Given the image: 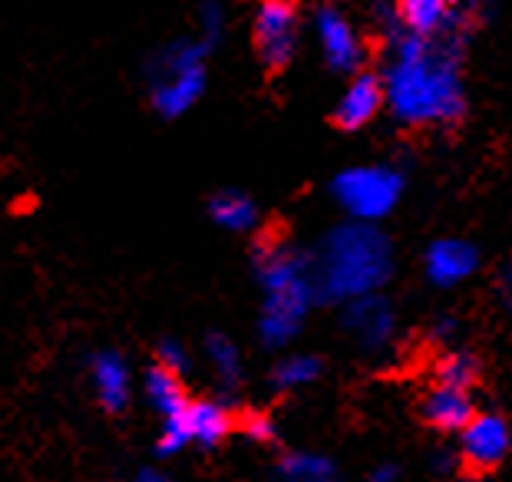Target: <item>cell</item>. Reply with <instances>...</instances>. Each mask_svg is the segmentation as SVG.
Masks as SVG:
<instances>
[{
    "label": "cell",
    "instance_id": "cell-1",
    "mask_svg": "<svg viewBox=\"0 0 512 482\" xmlns=\"http://www.w3.org/2000/svg\"><path fill=\"white\" fill-rule=\"evenodd\" d=\"M380 86L384 106L407 126L456 123L466 109L460 50L450 37H410L397 30Z\"/></svg>",
    "mask_w": 512,
    "mask_h": 482
},
{
    "label": "cell",
    "instance_id": "cell-2",
    "mask_svg": "<svg viewBox=\"0 0 512 482\" xmlns=\"http://www.w3.org/2000/svg\"><path fill=\"white\" fill-rule=\"evenodd\" d=\"M390 245L387 238L367 222L337 225L324 235L318 258L311 261L314 298L354 301L364 294H377L390 278Z\"/></svg>",
    "mask_w": 512,
    "mask_h": 482
},
{
    "label": "cell",
    "instance_id": "cell-3",
    "mask_svg": "<svg viewBox=\"0 0 512 482\" xmlns=\"http://www.w3.org/2000/svg\"><path fill=\"white\" fill-rule=\"evenodd\" d=\"M258 281L265 288V308H261V341L268 347H285L294 341L308 317L314 301L311 261L288 248L285 241H265L255 251Z\"/></svg>",
    "mask_w": 512,
    "mask_h": 482
},
{
    "label": "cell",
    "instance_id": "cell-4",
    "mask_svg": "<svg viewBox=\"0 0 512 482\" xmlns=\"http://www.w3.org/2000/svg\"><path fill=\"white\" fill-rule=\"evenodd\" d=\"M205 50L199 40H176L149 67V100L162 116L176 119L199 103L205 90Z\"/></svg>",
    "mask_w": 512,
    "mask_h": 482
},
{
    "label": "cell",
    "instance_id": "cell-5",
    "mask_svg": "<svg viewBox=\"0 0 512 482\" xmlns=\"http://www.w3.org/2000/svg\"><path fill=\"white\" fill-rule=\"evenodd\" d=\"M403 179L397 169L390 166H354L344 169L331 182L334 202L344 208L354 222L374 225L377 218H384L394 212V205L400 202Z\"/></svg>",
    "mask_w": 512,
    "mask_h": 482
},
{
    "label": "cell",
    "instance_id": "cell-6",
    "mask_svg": "<svg viewBox=\"0 0 512 482\" xmlns=\"http://www.w3.org/2000/svg\"><path fill=\"white\" fill-rule=\"evenodd\" d=\"M255 47L265 67L281 70L298 53V7L294 0H261L255 14Z\"/></svg>",
    "mask_w": 512,
    "mask_h": 482
},
{
    "label": "cell",
    "instance_id": "cell-7",
    "mask_svg": "<svg viewBox=\"0 0 512 482\" xmlns=\"http://www.w3.org/2000/svg\"><path fill=\"white\" fill-rule=\"evenodd\" d=\"M314 40L321 47L324 63L334 73H357L364 63V43L354 24L337 7H321L314 17Z\"/></svg>",
    "mask_w": 512,
    "mask_h": 482
},
{
    "label": "cell",
    "instance_id": "cell-8",
    "mask_svg": "<svg viewBox=\"0 0 512 482\" xmlns=\"http://www.w3.org/2000/svg\"><path fill=\"white\" fill-rule=\"evenodd\" d=\"M509 430L499 413H473L463 426V459L476 469H496L506 459Z\"/></svg>",
    "mask_w": 512,
    "mask_h": 482
},
{
    "label": "cell",
    "instance_id": "cell-9",
    "mask_svg": "<svg viewBox=\"0 0 512 482\" xmlns=\"http://www.w3.org/2000/svg\"><path fill=\"white\" fill-rule=\"evenodd\" d=\"M344 324H347V331L361 341V347L377 350L394 334V308H390L380 294H364V298L347 301Z\"/></svg>",
    "mask_w": 512,
    "mask_h": 482
},
{
    "label": "cell",
    "instance_id": "cell-10",
    "mask_svg": "<svg viewBox=\"0 0 512 482\" xmlns=\"http://www.w3.org/2000/svg\"><path fill=\"white\" fill-rule=\"evenodd\" d=\"M380 109H384V86H380V76L354 73V80L347 83V90L341 93V100L334 106V123L341 129H364L367 123H374Z\"/></svg>",
    "mask_w": 512,
    "mask_h": 482
},
{
    "label": "cell",
    "instance_id": "cell-11",
    "mask_svg": "<svg viewBox=\"0 0 512 482\" xmlns=\"http://www.w3.org/2000/svg\"><path fill=\"white\" fill-rule=\"evenodd\" d=\"M476 248L463 238H440L433 241L427 251V275L440 288H453V284L466 281L476 271Z\"/></svg>",
    "mask_w": 512,
    "mask_h": 482
},
{
    "label": "cell",
    "instance_id": "cell-12",
    "mask_svg": "<svg viewBox=\"0 0 512 482\" xmlns=\"http://www.w3.org/2000/svg\"><path fill=\"white\" fill-rule=\"evenodd\" d=\"M394 20L410 37H446L453 27L450 0H397Z\"/></svg>",
    "mask_w": 512,
    "mask_h": 482
},
{
    "label": "cell",
    "instance_id": "cell-13",
    "mask_svg": "<svg viewBox=\"0 0 512 482\" xmlns=\"http://www.w3.org/2000/svg\"><path fill=\"white\" fill-rule=\"evenodd\" d=\"M182 423H185V433H189V443H199V446H219L228 436V430H232V416H228L222 403H212V400L185 403Z\"/></svg>",
    "mask_w": 512,
    "mask_h": 482
},
{
    "label": "cell",
    "instance_id": "cell-14",
    "mask_svg": "<svg viewBox=\"0 0 512 482\" xmlns=\"http://www.w3.org/2000/svg\"><path fill=\"white\" fill-rule=\"evenodd\" d=\"M93 383H96V397L110 413L126 410L129 403V367L126 360L106 350L93 360Z\"/></svg>",
    "mask_w": 512,
    "mask_h": 482
},
{
    "label": "cell",
    "instance_id": "cell-15",
    "mask_svg": "<svg viewBox=\"0 0 512 482\" xmlns=\"http://www.w3.org/2000/svg\"><path fill=\"white\" fill-rule=\"evenodd\" d=\"M423 413L433 426L440 430H463L473 416V400L470 390H456V387H440L430 393L427 403H423Z\"/></svg>",
    "mask_w": 512,
    "mask_h": 482
},
{
    "label": "cell",
    "instance_id": "cell-16",
    "mask_svg": "<svg viewBox=\"0 0 512 482\" xmlns=\"http://www.w3.org/2000/svg\"><path fill=\"white\" fill-rule=\"evenodd\" d=\"M209 215L215 218V225L225 228V232H252L258 222L255 202L242 192H219L209 202Z\"/></svg>",
    "mask_w": 512,
    "mask_h": 482
},
{
    "label": "cell",
    "instance_id": "cell-17",
    "mask_svg": "<svg viewBox=\"0 0 512 482\" xmlns=\"http://www.w3.org/2000/svg\"><path fill=\"white\" fill-rule=\"evenodd\" d=\"M146 393H149V400H152V407H156L162 416H176L185 410V390H182V383H179V374H172V370L166 367H152L149 370V377H146Z\"/></svg>",
    "mask_w": 512,
    "mask_h": 482
},
{
    "label": "cell",
    "instance_id": "cell-18",
    "mask_svg": "<svg viewBox=\"0 0 512 482\" xmlns=\"http://www.w3.org/2000/svg\"><path fill=\"white\" fill-rule=\"evenodd\" d=\"M281 482H337L334 463L314 453H294L281 463Z\"/></svg>",
    "mask_w": 512,
    "mask_h": 482
},
{
    "label": "cell",
    "instance_id": "cell-19",
    "mask_svg": "<svg viewBox=\"0 0 512 482\" xmlns=\"http://www.w3.org/2000/svg\"><path fill=\"white\" fill-rule=\"evenodd\" d=\"M321 377V360L311 357V354H294V357H285L281 364L275 367V387L281 390H294V387H308Z\"/></svg>",
    "mask_w": 512,
    "mask_h": 482
},
{
    "label": "cell",
    "instance_id": "cell-20",
    "mask_svg": "<svg viewBox=\"0 0 512 482\" xmlns=\"http://www.w3.org/2000/svg\"><path fill=\"white\" fill-rule=\"evenodd\" d=\"M205 354H209L215 377H219L225 387H235L238 377H242V357H238V347L222 334H209L205 341Z\"/></svg>",
    "mask_w": 512,
    "mask_h": 482
},
{
    "label": "cell",
    "instance_id": "cell-21",
    "mask_svg": "<svg viewBox=\"0 0 512 482\" xmlns=\"http://www.w3.org/2000/svg\"><path fill=\"white\" fill-rule=\"evenodd\" d=\"M437 377L443 387H456V390H470L476 380V360L466 354H450L440 360Z\"/></svg>",
    "mask_w": 512,
    "mask_h": 482
},
{
    "label": "cell",
    "instance_id": "cell-22",
    "mask_svg": "<svg viewBox=\"0 0 512 482\" xmlns=\"http://www.w3.org/2000/svg\"><path fill=\"white\" fill-rule=\"evenodd\" d=\"M222 34H225V10L215 4V0H209V4H202V10H199V37L195 40L209 50L212 43L222 40Z\"/></svg>",
    "mask_w": 512,
    "mask_h": 482
},
{
    "label": "cell",
    "instance_id": "cell-23",
    "mask_svg": "<svg viewBox=\"0 0 512 482\" xmlns=\"http://www.w3.org/2000/svg\"><path fill=\"white\" fill-rule=\"evenodd\" d=\"M189 446V433H185V423H182V413L169 416L166 426L159 433V453H179V449Z\"/></svg>",
    "mask_w": 512,
    "mask_h": 482
},
{
    "label": "cell",
    "instance_id": "cell-24",
    "mask_svg": "<svg viewBox=\"0 0 512 482\" xmlns=\"http://www.w3.org/2000/svg\"><path fill=\"white\" fill-rule=\"evenodd\" d=\"M242 430L248 440H258V443H268L271 436H275V423L268 420L265 413H248L242 420Z\"/></svg>",
    "mask_w": 512,
    "mask_h": 482
},
{
    "label": "cell",
    "instance_id": "cell-25",
    "mask_svg": "<svg viewBox=\"0 0 512 482\" xmlns=\"http://www.w3.org/2000/svg\"><path fill=\"white\" fill-rule=\"evenodd\" d=\"M159 367L172 370V374H182V370L189 367V357H185L182 344H176V341H162V344H159Z\"/></svg>",
    "mask_w": 512,
    "mask_h": 482
},
{
    "label": "cell",
    "instance_id": "cell-26",
    "mask_svg": "<svg viewBox=\"0 0 512 482\" xmlns=\"http://www.w3.org/2000/svg\"><path fill=\"white\" fill-rule=\"evenodd\" d=\"M394 479H397V469L394 466H380V469H374V473H370L367 482H394Z\"/></svg>",
    "mask_w": 512,
    "mask_h": 482
},
{
    "label": "cell",
    "instance_id": "cell-27",
    "mask_svg": "<svg viewBox=\"0 0 512 482\" xmlns=\"http://www.w3.org/2000/svg\"><path fill=\"white\" fill-rule=\"evenodd\" d=\"M136 482H169L162 473H156V469H143V473H139V479Z\"/></svg>",
    "mask_w": 512,
    "mask_h": 482
},
{
    "label": "cell",
    "instance_id": "cell-28",
    "mask_svg": "<svg viewBox=\"0 0 512 482\" xmlns=\"http://www.w3.org/2000/svg\"><path fill=\"white\" fill-rule=\"evenodd\" d=\"M450 4H460V7H470V4H476V0H450Z\"/></svg>",
    "mask_w": 512,
    "mask_h": 482
}]
</instances>
